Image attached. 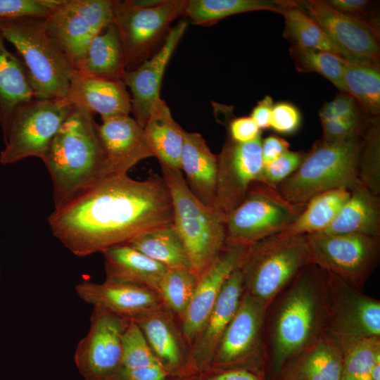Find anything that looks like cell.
<instances>
[{"label": "cell", "mask_w": 380, "mask_h": 380, "mask_svg": "<svg viewBox=\"0 0 380 380\" xmlns=\"http://www.w3.org/2000/svg\"><path fill=\"white\" fill-rule=\"evenodd\" d=\"M48 222L65 247L84 257L172 224V203L163 177L107 175L55 208Z\"/></svg>", "instance_id": "1"}, {"label": "cell", "mask_w": 380, "mask_h": 380, "mask_svg": "<svg viewBox=\"0 0 380 380\" xmlns=\"http://www.w3.org/2000/svg\"><path fill=\"white\" fill-rule=\"evenodd\" d=\"M327 273L305 266L267 308L265 321L266 379L278 380L284 366L327 331Z\"/></svg>", "instance_id": "2"}, {"label": "cell", "mask_w": 380, "mask_h": 380, "mask_svg": "<svg viewBox=\"0 0 380 380\" xmlns=\"http://www.w3.org/2000/svg\"><path fill=\"white\" fill-rule=\"evenodd\" d=\"M93 113L74 107L42 160L52 180L55 208L106 175V156Z\"/></svg>", "instance_id": "3"}, {"label": "cell", "mask_w": 380, "mask_h": 380, "mask_svg": "<svg viewBox=\"0 0 380 380\" xmlns=\"http://www.w3.org/2000/svg\"><path fill=\"white\" fill-rule=\"evenodd\" d=\"M0 30L21 56L34 99L65 98L75 67L46 32L44 19L0 20Z\"/></svg>", "instance_id": "4"}, {"label": "cell", "mask_w": 380, "mask_h": 380, "mask_svg": "<svg viewBox=\"0 0 380 380\" xmlns=\"http://www.w3.org/2000/svg\"><path fill=\"white\" fill-rule=\"evenodd\" d=\"M172 203L173 225L186 251L190 269L198 277L225 246V220L190 191L181 170L161 166Z\"/></svg>", "instance_id": "5"}, {"label": "cell", "mask_w": 380, "mask_h": 380, "mask_svg": "<svg viewBox=\"0 0 380 380\" xmlns=\"http://www.w3.org/2000/svg\"><path fill=\"white\" fill-rule=\"evenodd\" d=\"M362 136L342 142L317 141L298 169L277 186L279 194L293 204L305 205L324 192L353 189L360 183Z\"/></svg>", "instance_id": "6"}, {"label": "cell", "mask_w": 380, "mask_h": 380, "mask_svg": "<svg viewBox=\"0 0 380 380\" xmlns=\"http://www.w3.org/2000/svg\"><path fill=\"white\" fill-rule=\"evenodd\" d=\"M312 263L306 235L281 233L250 246L241 267L245 292L269 306L307 265Z\"/></svg>", "instance_id": "7"}, {"label": "cell", "mask_w": 380, "mask_h": 380, "mask_svg": "<svg viewBox=\"0 0 380 380\" xmlns=\"http://www.w3.org/2000/svg\"><path fill=\"white\" fill-rule=\"evenodd\" d=\"M186 0L115 1L113 23L120 38L126 71L136 68L183 14Z\"/></svg>", "instance_id": "8"}, {"label": "cell", "mask_w": 380, "mask_h": 380, "mask_svg": "<svg viewBox=\"0 0 380 380\" xmlns=\"http://www.w3.org/2000/svg\"><path fill=\"white\" fill-rule=\"evenodd\" d=\"M267 308L263 302L244 291L209 370L245 369L266 377Z\"/></svg>", "instance_id": "9"}, {"label": "cell", "mask_w": 380, "mask_h": 380, "mask_svg": "<svg viewBox=\"0 0 380 380\" xmlns=\"http://www.w3.org/2000/svg\"><path fill=\"white\" fill-rule=\"evenodd\" d=\"M305 205L286 201L277 187L251 184L243 201L227 217L226 243L251 246L290 225Z\"/></svg>", "instance_id": "10"}, {"label": "cell", "mask_w": 380, "mask_h": 380, "mask_svg": "<svg viewBox=\"0 0 380 380\" xmlns=\"http://www.w3.org/2000/svg\"><path fill=\"white\" fill-rule=\"evenodd\" d=\"M73 108L65 98L33 99L20 105L4 136L0 163L11 164L30 156L42 159Z\"/></svg>", "instance_id": "11"}, {"label": "cell", "mask_w": 380, "mask_h": 380, "mask_svg": "<svg viewBox=\"0 0 380 380\" xmlns=\"http://www.w3.org/2000/svg\"><path fill=\"white\" fill-rule=\"evenodd\" d=\"M312 263L362 290L377 265L380 236L360 234L306 235Z\"/></svg>", "instance_id": "12"}, {"label": "cell", "mask_w": 380, "mask_h": 380, "mask_svg": "<svg viewBox=\"0 0 380 380\" xmlns=\"http://www.w3.org/2000/svg\"><path fill=\"white\" fill-rule=\"evenodd\" d=\"M326 273L329 297L326 332L343 349L362 339L380 337V301L338 276Z\"/></svg>", "instance_id": "13"}, {"label": "cell", "mask_w": 380, "mask_h": 380, "mask_svg": "<svg viewBox=\"0 0 380 380\" xmlns=\"http://www.w3.org/2000/svg\"><path fill=\"white\" fill-rule=\"evenodd\" d=\"M130 319L94 307L87 335L75 353L77 368L85 380H117L122 367V335Z\"/></svg>", "instance_id": "14"}, {"label": "cell", "mask_w": 380, "mask_h": 380, "mask_svg": "<svg viewBox=\"0 0 380 380\" xmlns=\"http://www.w3.org/2000/svg\"><path fill=\"white\" fill-rule=\"evenodd\" d=\"M111 0H63L46 18L48 34L72 62L75 69L92 39L113 21Z\"/></svg>", "instance_id": "15"}, {"label": "cell", "mask_w": 380, "mask_h": 380, "mask_svg": "<svg viewBox=\"0 0 380 380\" xmlns=\"http://www.w3.org/2000/svg\"><path fill=\"white\" fill-rule=\"evenodd\" d=\"M217 172L213 208L225 220L245 199L262 170V138L239 143L229 137L217 156Z\"/></svg>", "instance_id": "16"}, {"label": "cell", "mask_w": 380, "mask_h": 380, "mask_svg": "<svg viewBox=\"0 0 380 380\" xmlns=\"http://www.w3.org/2000/svg\"><path fill=\"white\" fill-rule=\"evenodd\" d=\"M298 4L320 26L338 56L351 63L379 65V41L375 26L338 12L324 1Z\"/></svg>", "instance_id": "17"}, {"label": "cell", "mask_w": 380, "mask_h": 380, "mask_svg": "<svg viewBox=\"0 0 380 380\" xmlns=\"http://www.w3.org/2000/svg\"><path fill=\"white\" fill-rule=\"evenodd\" d=\"M131 320L138 325L157 362L170 377L198 374L181 322L165 306Z\"/></svg>", "instance_id": "18"}, {"label": "cell", "mask_w": 380, "mask_h": 380, "mask_svg": "<svg viewBox=\"0 0 380 380\" xmlns=\"http://www.w3.org/2000/svg\"><path fill=\"white\" fill-rule=\"evenodd\" d=\"M251 246L225 243L211 265L199 277L193 298L182 321V329L191 347L229 277L241 268Z\"/></svg>", "instance_id": "19"}, {"label": "cell", "mask_w": 380, "mask_h": 380, "mask_svg": "<svg viewBox=\"0 0 380 380\" xmlns=\"http://www.w3.org/2000/svg\"><path fill=\"white\" fill-rule=\"evenodd\" d=\"M188 26L186 20L171 27L160 49L134 69L126 71L122 80L131 91V111L144 127L154 104L161 99V83L166 66Z\"/></svg>", "instance_id": "20"}, {"label": "cell", "mask_w": 380, "mask_h": 380, "mask_svg": "<svg viewBox=\"0 0 380 380\" xmlns=\"http://www.w3.org/2000/svg\"><path fill=\"white\" fill-rule=\"evenodd\" d=\"M97 125L106 156V175H125L141 160L154 156L144 129L129 115L101 118Z\"/></svg>", "instance_id": "21"}, {"label": "cell", "mask_w": 380, "mask_h": 380, "mask_svg": "<svg viewBox=\"0 0 380 380\" xmlns=\"http://www.w3.org/2000/svg\"><path fill=\"white\" fill-rule=\"evenodd\" d=\"M245 291L241 268L224 284L220 293L191 347L193 366L198 374L208 372L218 346L233 319Z\"/></svg>", "instance_id": "22"}, {"label": "cell", "mask_w": 380, "mask_h": 380, "mask_svg": "<svg viewBox=\"0 0 380 380\" xmlns=\"http://www.w3.org/2000/svg\"><path fill=\"white\" fill-rule=\"evenodd\" d=\"M75 291L85 303L129 319L164 306L150 288L108 279L100 284L84 281L75 286Z\"/></svg>", "instance_id": "23"}, {"label": "cell", "mask_w": 380, "mask_h": 380, "mask_svg": "<svg viewBox=\"0 0 380 380\" xmlns=\"http://www.w3.org/2000/svg\"><path fill=\"white\" fill-rule=\"evenodd\" d=\"M76 108L99 113L101 118L129 115L131 99L122 80L74 71L65 97Z\"/></svg>", "instance_id": "24"}, {"label": "cell", "mask_w": 380, "mask_h": 380, "mask_svg": "<svg viewBox=\"0 0 380 380\" xmlns=\"http://www.w3.org/2000/svg\"><path fill=\"white\" fill-rule=\"evenodd\" d=\"M343 350L327 332L291 359L278 380H341Z\"/></svg>", "instance_id": "25"}, {"label": "cell", "mask_w": 380, "mask_h": 380, "mask_svg": "<svg viewBox=\"0 0 380 380\" xmlns=\"http://www.w3.org/2000/svg\"><path fill=\"white\" fill-rule=\"evenodd\" d=\"M181 170L191 193L204 205L213 207L216 189L217 160L198 132L184 130Z\"/></svg>", "instance_id": "26"}, {"label": "cell", "mask_w": 380, "mask_h": 380, "mask_svg": "<svg viewBox=\"0 0 380 380\" xmlns=\"http://www.w3.org/2000/svg\"><path fill=\"white\" fill-rule=\"evenodd\" d=\"M103 254L106 279L146 286L156 291L167 270L127 243L113 246Z\"/></svg>", "instance_id": "27"}, {"label": "cell", "mask_w": 380, "mask_h": 380, "mask_svg": "<svg viewBox=\"0 0 380 380\" xmlns=\"http://www.w3.org/2000/svg\"><path fill=\"white\" fill-rule=\"evenodd\" d=\"M319 233L380 236V196L359 183L334 221Z\"/></svg>", "instance_id": "28"}, {"label": "cell", "mask_w": 380, "mask_h": 380, "mask_svg": "<svg viewBox=\"0 0 380 380\" xmlns=\"http://www.w3.org/2000/svg\"><path fill=\"white\" fill-rule=\"evenodd\" d=\"M144 129L160 166L181 170L184 130L173 119L168 106L162 99L153 106Z\"/></svg>", "instance_id": "29"}, {"label": "cell", "mask_w": 380, "mask_h": 380, "mask_svg": "<svg viewBox=\"0 0 380 380\" xmlns=\"http://www.w3.org/2000/svg\"><path fill=\"white\" fill-rule=\"evenodd\" d=\"M4 39L0 30V124L4 136L15 110L34 99L24 63L6 49Z\"/></svg>", "instance_id": "30"}, {"label": "cell", "mask_w": 380, "mask_h": 380, "mask_svg": "<svg viewBox=\"0 0 380 380\" xmlns=\"http://www.w3.org/2000/svg\"><path fill=\"white\" fill-rule=\"evenodd\" d=\"M75 70L86 75L122 80L126 72L124 53L113 22L92 39Z\"/></svg>", "instance_id": "31"}, {"label": "cell", "mask_w": 380, "mask_h": 380, "mask_svg": "<svg viewBox=\"0 0 380 380\" xmlns=\"http://www.w3.org/2000/svg\"><path fill=\"white\" fill-rule=\"evenodd\" d=\"M291 1L270 0H186L183 15L193 24L210 25L230 15L255 11L281 14Z\"/></svg>", "instance_id": "32"}, {"label": "cell", "mask_w": 380, "mask_h": 380, "mask_svg": "<svg viewBox=\"0 0 380 380\" xmlns=\"http://www.w3.org/2000/svg\"><path fill=\"white\" fill-rule=\"evenodd\" d=\"M350 196V191L334 189L311 198L296 219L279 232L288 236L319 233L334 221Z\"/></svg>", "instance_id": "33"}, {"label": "cell", "mask_w": 380, "mask_h": 380, "mask_svg": "<svg viewBox=\"0 0 380 380\" xmlns=\"http://www.w3.org/2000/svg\"><path fill=\"white\" fill-rule=\"evenodd\" d=\"M127 244L167 269H190L186 251L173 223L144 233Z\"/></svg>", "instance_id": "34"}, {"label": "cell", "mask_w": 380, "mask_h": 380, "mask_svg": "<svg viewBox=\"0 0 380 380\" xmlns=\"http://www.w3.org/2000/svg\"><path fill=\"white\" fill-rule=\"evenodd\" d=\"M344 92L353 96L370 117L380 111L379 65L346 61L343 70Z\"/></svg>", "instance_id": "35"}, {"label": "cell", "mask_w": 380, "mask_h": 380, "mask_svg": "<svg viewBox=\"0 0 380 380\" xmlns=\"http://www.w3.org/2000/svg\"><path fill=\"white\" fill-rule=\"evenodd\" d=\"M281 15L284 17L286 25L284 36L291 41L293 45L338 55L334 46L320 26L298 3L291 1Z\"/></svg>", "instance_id": "36"}, {"label": "cell", "mask_w": 380, "mask_h": 380, "mask_svg": "<svg viewBox=\"0 0 380 380\" xmlns=\"http://www.w3.org/2000/svg\"><path fill=\"white\" fill-rule=\"evenodd\" d=\"M198 277L187 267L167 269L158 289L163 305L181 322L193 298Z\"/></svg>", "instance_id": "37"}, {"label": "cell", "mask_w": 380, "mask_h": 380, "mask_svg": "<svg viewBox=\"0 0 380 380\" xmlns=\"http://www.w3.org/2000/svg\"><path fill=\"white\" fill-rule=\"evenodd\" d=\"M289 53L298 71L317 72L344 92L345 59L329 51L305 49L296 45L290 48Z\"/></svg>", "instance_id": "38"}, {"label": "cell", "mask_w": 380, "mask_h": 380, "mask_svg": "<svg viewBox=\"0 0 380 380\" xmlns=\"http://www.w3.org/2000/svg\"><path fill=\"white\" fill-rule=\"evenodd\" d=\"M358 179L372 193L380 196V127L377 117L369 120L362 133Z\"/></svg>", "instance_id": "39"}, {"label": "cell", "mask_w": 380, "mask_h": 380, "mask_svg": "<svg viewBox=\"0 0 380 380\" xmlns=\"http://www.w3.org/2000/svg\"><path fill=\"white\" fill-rule=\"evenodd\" d=\"M343 350L341 380H372L373 365L380 356V337L362 339Z\"/></svg>", "instance_id": "40"}, {"label": "cell", "mask_w": 380, "mask_h": 380, "mask_svg": "<svg viewBox=\"0 0 380 380\" xmlns=\"http://www.w3.org/2000/svg\"><path fill=\"white\" fill-rule=\"evenodd\" d=\"M122 368L134 369L158 364L143 333L133 320L130 319L122 335Z\"/></svg>", "instance_id": "41"}, {"label": "cell", "mask_w": 380, "mask_h": 380, "mask_svg": "<svg viewBox=\"0 0 380 380\" xmlns=\"http://www.w3.org/2000/svg\"><path fill=\"white\" fill-rule=\"evenodd\" d=\"M63 0H0V20L47 18Z\"/></svg>", "instance_id": "42"}, {"label": "cell", "mask_w": 380, "mask_h": 380, "mask_svg": "<svg viewBox=\"0 0 380 380\" xmlns=\"http://www.w3.org/2000/svg\"><path fill=\"white\" fill-rule=\"evenodd\" d=\"M307 153L288 151L272 162L262 165L261 182L277 187L301 165Z\"/></svg>", "instance_id": "43"}, {"label": "cell", "mask_w": 380, "mask_h": 380, "mask_svg": "<svg viewBox=\"0 0 380 380\" xmlns=\"http://www.w3.org/2000/svg\"><path fill=\"white\" fill-rule=\"evenodd\" d=\"M372 117L364 120L355 121L335 119L321 121L323 135L322 140L336 143L360 137L369 121Z\"/></svg>", "instance_id": "44"}, {"label": "cell", "mask_w": 380, "mask_h": 380, "mask_svg": "<svg viewBox=\"0 0 380 380\" xmlns=\"http://www.w3.org/2000/svg\"><path fill=\"white\" fill-rule=\"evenodd\" d=\"M356 100L346 92L341 91L332 101L321 108L319 115L321 121L335 119L360 121L367 119L362 115Z\"/></svg>", "instance_id": "45"}, {"label": "cell", "mask_w": 380, "mask_h": 380, "mask_svg": "<svg viewBox=\"0 0 380 380\" xmlns=\"http://www.w3.org/2000/svg\"><path fill=\"white\" fill-rule=\"evenodd\" d=\"M301 122V117L298 108L287 102H279L274 105L270 127L275 132L289 134L296 132Z\"/></svg>", "instance_id": "46"}, {"label": "cell", "mask_w": 380, "mask_h": 380, "mask_svg": "<svg viewBox=\"0 0 380 380\" xmlns=\"http://www.w3.org/2000/svg\"><path fill=\"white\" fill-rule=\"evenodd\" d=\"M229 137L239 143H246L261 135L260 129L251 116L231 119L228 123Z\"/></svg>", "instance_id": "47"}, {"label": "cell", "mask_w": 380, "mask_h": 380, "mask_svg": "<svg viewBox=\"0 0 380 380\" xmlns=\"http://www.w3.org/2000/svg\"><path fill=\"white\" fill-rule=\"evenodd\" d=\"M170 376L158 365L134 369L122 368L117 380H167Z\"/></svg>", "instance_id": "48"}, {"label": "cell", "mask_w": 380, "mask_h": 380, "mask_svg": "<svg viewBox=\"0 0 380 380\" xmlns=\"http://www.w3.org/2000/svg\"><path fill=\"white\" fill-rule=\"evenodd\" d=\"M326 2L338 12L367 23L365 18V15L371 4L369 1L329 0L326 1Z\"/></svg>", "instance_id": "49"}, {"label": "cell", "mask_w": 380, "mask_h": 380, "mask_svg": "<svg viewBox=\"0 0 380 380\" xmlns=\"http://www.w3.org/2000/svg\"><path fill=\"white\" fill-rule=\"evenodd\" d=\"M201 380H267L266 377L245 369L208 370Z\"/></svg>", "instance_id": "50"}, {"label": "cell", "mask_w": 380, "mask_h": 380, "mask_svg": "<svg viewBox=\"0 0 380 380\" xmlns=\"http://www.w3.org/2000/svg\"><path fill=\"white\" fill-rule=\"evenodd\" d=\"M289 143L284 139L272 135L262 139V165H267L289 151Z\"/></svg>", "instance_id": "51"}, {"label": "cell", "mask_w": 380, "mask_h": 380, "mask_svg": "<svg viewBox=\"0 0 380 380\" xmlns=\"http://www.w3.org/2000/svg\"><path fill=\"white\" fill-rule=\"evenodd\" d=\"M273 106L272 97L265 96L253 108L251 117L260 129L270 127V118Z\"/></svg>", "instance_id": "52"}, {"label": "cell", "mask_w": 380, "mask_h": 380, "mask_svg": "<svg viewBox=\"0 0 380 380\" xmlns=\"http://www.w3.org/2000/svg\"><path fill=\"white\" fill-rule=\"evenodd\" d=\"M372 380H380V356L378 357L371 372Z\"/></svg>", "instance_id": "53"}, {"label": "cell", "mask_w": 380, "mask_h": 380, "mask_svg": "<svg viewBox=\"0 0 380 380\" xmlns=\"http://www.w3.org/2000/svg\"><path fill=\"white\" fill-rule=\"evenodd\" d=\"M167 380H201V374L185 376L170 377Z\"/></svg>", "instance_id": "54"}]
</instances>
